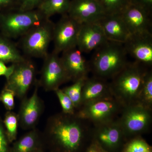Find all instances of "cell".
Instances as JSON below:
<instances>
[{
  "label": "cell",
  "instance_id": "cell-1",
  "mask_svg": "<svg viewBox=\"0 0 152 152\" xmlns=\"http://www.w3.org/2000/svg\"><path fill=\"white\" fill-rule=\"evenodd\" d=\"M93 125L77 114L63 112L48 119L42 134L50 152H85L91 141Z\"/></svg>",
  "mask_w": 152,
  "mask_h": 152
},
{
  "label": "cell",
  "instance_id": "cell-2",
  "mask_svg": "<svg viewBox=\"0 0 152 152\" xmlns=\"http://www.w3.org/2000/svg\"><path fill=\"white\" fill-rule=\"evenodd\" d=\"M150 68L129 61L110 82L112 95L123 107L137 104L145 75Z\"/></svg>",
  "mask_w": 152,
  "mask_h": 152
},
{
  "label": "cell",
  "instance_id": "cell-3",
  "mask_svg": "<svg viewBox=\"0 0 152 152\" xmlns=\"http://www.w3.org/2000/svg\"><path fill=\"white\" fill-rule=\"evenodd\" d=\"M94 51L91 72L100 78L111 80L129 62L124 44L108 41Z\"/></svg>",
  "mask_w": 152,
  "mask_h": 152
},
{
  "label": "cell",
  "instance_id": "cell-4",
  "mask_svg": "<svg viewBox=\"0 0 152 152\" xmlns=\"http://www.w3.org/2000/svg\"><path fill=\"white\" fill-rule=\"evenodd\" d=\"M39 10L19 9L0 12V32L11 39L20 38L34 26L48 19Z\"/></svg>",
  "mask_w": 152,
  "mask_h": 152
},
{
  "label": "cell",
  "instance_id": "cell-5",
  "mask_svg": "<svg viewBox=\"0 0 152 152\" xmlns=\"http://www.w3.org/2000/svg\"><path fill=\"white\" fill-rule=\"evenodd\" d=\"M54 23L45 19L32 28L20 38L18 47L28 58L44 59L48 53L49 45L53 41Z\"/></svg>",
  "mask_w": 152,
  "mask_h": 152
},
{
  "label": "cell",
  "instance_id": "cell-6",
  "mask_svg": "<svg viewBox=\"0 0 152 152\" xmlns=\"http://www.w3.org/2000/svg\"><path fill=\"white\" fill-rule=\"evenodd\" d=\"M126 141L140 136L151 126L152 110L138 104L124 107L118 118Z\"/></svg>",
  "mask_w": 152,
  "mask_h": 152
},
{
  "label": "cell",
  "instance_id": "cell-7",
  "mask_svg": "<svg viewBox=\"0 0 152 152\" xmlns=\"http://www.w3.org/2000/svg\"><path fill=\"white\" fill-rule=\"evenodd\" d=\"M124 107L113 96H110L84 105L76 113L94 126L117 119Z\"/></svg>",
  "mask_w": 152,
  "mask_h": 152
},
{
  "label": "cell",
  "instance_id": "cell-8",
  "mask_svg": "<svg viewBox=\"0 0 152 152\" xmlns=\"http://www.w3.org/2000/svg\"><path fill=\"white\" fill-rule=\"evenodd\" d=\"M13 72L6 79L4 87L12 90L21 100L26 97L29 90L35 84L37 69L31 58L26 57L21 61L13 63Z\"/></svg>",
  "mask_w": 152,
  "mask_h": 152
},
{
  "label": "cell",
  "instance_id": "cell-9",
  "mask_svg": "<svg viewBox=\"0 0 152 152\" xmlns=\"http://www.w3.org/2000/svg\"><path fill=\"white\" fill-rule=\"evenodd\" d=\"M117 118L99 124L93 125L92 141L97 144L107 152L121 151L126 142Z\"/></svg>",
  "mask_w": 152,
  "mask_h": 152
},
{
  "label": "cell",
  "instance_id": "cell-10",
  "mask_svg": "<svg viewBox=\"0 0 152 152\" xmlns=\"http://www.w3.org/2000/svg\"><path fill=\"white\" fill-rule=\"evenodd\" d=\"M43 59L40 77L38 80L39 86L46 91H54L63 84L69 81L59 54L53 51Z\"/></svg>",
  "mask_w": 152,
  "mask_h": 152
},
{
  "label": "cell",
  "instance_id": "cell-11",
  "mask_svg": "<svg viewBox=\"0 0 152 152\" xmlns=\"http://www.w3.org/2000/svg\"><path fill=\"white\" fill-rule=\"evenodd\" d=\"M81 25L68 14L61 15L54 27L53 51L59 54L60 53L77 48Z\"/></svg>",
  "mask_w": 152,
  "mask_h": 152
},
{
  "label": "cell",
  "instance_id": "cell-12",
  "mask_svg": "<svg viewBox=\"0 0 152 152\" xmlns=\"http://www.w3.org/2000/svg\"><path fill=\"white\" fill-rule=\"evenodd\" d=\"M35 88L32 96L21 100L18 114L19 125L23 129L31 130L36 128L43 113L45 105L43 102L38 95L39 86L36 81Z\"/></svg>",
  "mask_w": 152,
  "mask_h": 152
},
{
  "label": "cell",
  "instance_id": "cell-13",
  "mask_svg": "<svg viewBox=\"0 0 152 152\" xmlns=\"http://www.w3.org/2000/svg\"><path fill=\"white\" fill-rule=\"evenodd\" d=\"M120 14L131 35L152 34V13L130 3Z\"/></svg>",
  "mask_w": 152,
  "mask_h": 152
},
{
  "label": "cell",
  "instance_id": "cell-14",
  "mask_svg": "<svg viewBox=\"0 0 152 152\" xmlns=\"http://www.w3.org/2000/svg\"><path fill=\"white\" fill-rule=\"evenodd\" d=\"M128 55L148 68L152 65V34L131 35L124 44Z\"/></svg>",
  "mask_w": 152,
  "mask_h": 152
},
{
  "label": "cell",
  "instance_id": "cell-15",
  "mask_svg": "<svg viewBox=\"0 0 152 152\" xmlns=\"http://www.w3.org/2000/svg\"><path fill=\"white\" fill-rule=\"evenodd\" d=\"M77 48L63 52L61 60L69 81L75 82L88 77L91 72L89 63Z\"/></svg>",
  "mask_w": 152,
  "mask_h": 152
},
{
  "label": "cell",
  "instance_id": "cell-16",
  "mask_svg": "<svg viewBox=\"0 0 152 152\" xmlns=\"http://www.w3.org/2000/svg\"><path fill=\"white\" fill-rule=\"evenodd\" d=\"M68 14L81 24L98 23L105 15L96 0H71Z\"/></svg>",
  "mask_w": 152,
  "mask_h": 152
},
{
  "label": "cell",
  "instance_id": "cell-17",
  "mask_svg": "<svg viewBox=\"0 0 152 152\" xmlns=\"http://www.w3.org/2000/svg\"><path fill=\"white\" fill-rule=\"evenodd\" d=\"M108 41L99 23L82 24L78 36L77 48L82 53H88Z\"/></svg>",
  "mask_w": 152,
  "mask_h": 152
},
{
  "label": "cell",
  "instance_id": "cell-18",
  "mask_svg": "<svg viewBox=\"0 0 152 152\" xmlns=\"http://www.w3.org/2000/svg\"><path fill=\"white\" fill-rule=\"evenodd\" d=\"M98 23L108 41L124 44L131 35L121 14L105 15Z\"/></svg>",
  "mask_w": 152,
  "mask_h": 152
},
{
  "label": "cell",
  "instance_id": "cell-19",
  "mask_svg": "<svg viewBox=\"0 0 152 152\" xmlns=\"http://www.w3.org/2000/svg\"><path fill=\"white\" fill-rule=\"evenodd\" d=\"M110 96L113 95L110 88V82L94 76L91 77H88L82 89L80 108L92 101Z\"/></svg>",
  "mask_w": 152,
  "mask_h": 152
},
{
  "label": "cell",
  "instance_id": "cell-20",
  "mask_svg": "<svg viewBox=\"0 0 152 152\" xmlns=\"http://www.w3.org/2000/svg\"><path fill=\"white\" fill-rule=\"evenodd\" d=\"M44 149L42 134L35 128L13 142L10 152H36Z\"/></svg>",
  "mask_w": 152,
  "mask_h": 152
},
{
  "label": "cell",
  "instance_id": "cell-21",
  "mask_svg": "<svg viewBox=\"0 0 152 152\" xmlns=\"http://www.w3.org/2000/svg\"><path fill=\"white\" fill-rule=\"evenodd\" d=\"M26 57L20 51L16 43L0 32V61L13 64L24 60Z\"/></svg>",
  "mask_w": 152,
  "mask_h": 152
},
{
  "label": "cell",
  "instance_id": "cell-22",
  "mask_svg": "<svg viewBox=\"0 0 152 152\" xmlns=\"http://www.w3.org/2000/svg\"><path fill=\"white\" fill-rule=\"evenodd\" d=\"M70 2L71 0H43L38 10L50 18L56 14L62 15L68 14Z\"/></svg>",
  "mask_w": 152,
  "mask_h": 152
},
{
  "label": "cell",
  "instance_id": "cell-23",
  "mask_svg": "<svg viewBox=\"0 0 152 152\" xmlns=\"http://www.w3.org/2000/svg\"><path fill=\"white\" fill-rule=\"evenodd\" d=\"M137 104L152 110V71L151 68L145 75Z\"/></svg>",
  "mask_w": 152,
  "mask_h": 152
},
{
  "label": "cell",
  "instance_id": "cell-24",
  "mask_svg": "<svg viewBox=\"0 0 152 152\" xmlns=\"http://www.w3.org/2000/svg\"><path fill=\"white\" fill-rule=\"evenodd\" d=\"M7 136L10 143L16 140L19 125L18 114L12 111H7L5 115L3 121Z\"/></svg>",
  "mask_w": 152,
  "mask_h": 152
},
{
  "label": "cell",
  "instance_id": "cell-25",
  "mask_svg": "<svg viewBox=\"0 0 152 152\" xmlns=\"http://www.w3.org/2000/svg\"><path fill=\"white\" fill-rule=\"evenodd\" d=\"M105 15L120 14L131 3V0H96Z\"/></svg>",
  "mask_w": 152,
  "mask_h": 152
},
{
  "label": "cell",
  "instance_id": "cell-26",
  "mask_svg": "<svg viewBox=\"0 0 152 152\" xmlns=\"http://www.w3.org/2000/svg\"><path fill=\"white\" fill-rule=\"evenodd\" d=\"M87 78L78 80L74 82V83L71 86L66 87L62 89L72 102L76 111L80 107L82 89Z\"/></svg>",
  "mask_w": 152,
  "mask_h": 152
},
{
  "label": "cell",
  "instance_id": "cell-27",
  "mask_svg": "<svg viewBox=\"0 0 152 152\" xmlns=\"http://www.w3.org/2000/svg\"><path fill=\"white\" fill-rule=\"evenodd\" d=\"M121 152H152V148L141 136L126 141Z\"/></svg>",
  "mask_w": 152,
  "mask_h": 152
},
{
  "label": "cell",
  "instance_id": "cell-28",
  "mask_svg": "<svg viewBox=\"0 0 152 152\" xmlns=\"http://www.w3.org/2000/svg\"><path fill=\"white\" fill-rule=\"evenodd\" d=\"M57 95L62 109L63 113L68 114L75 113L76 110L69 96L63 91L62 89L58 88L54 91Z\"/></svg>",
  "mask_w": 152,
  "mask_h": 152
},
{
  "label": "cell",
  "instance_id": "cell-29",
  "mask_svg": "<svg viewBox=\"0 0 152 152\" xmlns=\"http://www.w3.org/2000/svg\"><path fill=\"white\" fill-rule=\"evenodd\" d=\"M15 93L12 90L4 87L0 93V102L7 111H12L15 107Z\"/></svg>",
  "mask_w": 152,
  "mask_h": 152
},
{
  "label": "cell",
  "instance_id": "cell-30",
  "mask_svg": "<svg viewBox=\"0 0 152 152\" xmlns=\"http://www.w3.org/2000/svg\"><path fill=\"white\" fill-rule=\"evenodd\" d=\"M10 144L3 121L0 118V152H10Z\"/></svg>",
  "mask_w": 152,
  "mask_h": 152
},
{
  "label": "cell",
  "instance_id": "cell-31",
  "mask_svg": "<svg viewBox=\"0 0 152 152\" xmlns=\"http://www.w3.org/2000/svg\"><path fill=\"white\" fill-rule=\"evenodd\" d=\"M43 0H18V9L24 11H31L39 8Z\"/></svg>",
  "mask_w": 152,
  "mask_h": 152
},
{
  "label": "cell",
  "instance_id": "cell-32",
  "mask_svg": "<svg viewBox=\"0 0 152 152\" xmlns=\"http://www.w3.org/2000/svg\"><path fill=\"white\" fill-rule=\"evenodd\" d=\"M18 8V0H0V12Z\"/></svg>",
  "mask_w": 152,
  "mask_h": 152
},
{
  "label": "cell",
  "instance_id": "cell-33",
  "mask_svg": "<svg viewBox=\"0 0 152 152\" xmlns=\"http://www.w3.org/2000/svg\"><path fill=\"white\" fill-rule=\"evenodd\" d=\"M14 68V64L7 66L4 62L0 61V76H4L6 79L8 78L13 72Z\"/></svg>",
  "mask_w": 152,
  "mask_h": 152
},
{
  "label": "cell",
  "instance_id": "cell-34",
  "mask_svg": "<svg viewBox=\"0 0 152 152\" xmlns=\"http://www.w3.org/2000/svg\"><path fill=\"white\" fill-rule=\"evenodd\" d=\"M131 3L140 6L152 13V0H131Z\"/></svg>",
  "mask_w": 152,
  "mask_h": 152
},
{
  "label": "cell",
  "instance_id": "cell-35",
  "mask_svg": "<svg viewBox=\"0 0 152 152\" xmlns=\"http://www.w3.org/2000/svg\"><path fill=\"white\" fill-rule=\"evenodd\" d=\"M85 152H107L103 149L97 144L93 141H91L89 145L87 147Z\"/></svg>",
  "mask_w": 152,
  "mask_h": 152
},
{
  "label": "cell",
  "instance_id": "cell-36",
  "mask_svg": "<svg viewBox=\"0 0 152 152\" xmlns=\"http://www.w3.org/2000/svg\"><path fill=\"white\" fill-rule=\"evenodd\" d=\"M36 152H45V151H44V150H39V151H37Z\"/></svg>",
  "mask_w": 152,
  "mask_h": 152
}]
</instances>
